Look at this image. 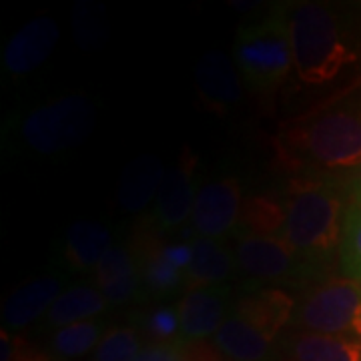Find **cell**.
<instances>
[{
	"label": "cell",
	"instance_id": "obj_1",
	"mask_svg": "<svg viewBox=\"0 0 361 361\" xmlns=\"http://www.w3.org/2000/svg\"><path fill=\"white\" fill-rule=\"evenodd\" d=\"M285 4L293 71L281 104L291 118L361 82V2Z\"/></svg>",
	"mask_w": 361,
	"mask_h": 361
},
{
	"label": "cell",
	"instance_id": "obj_2",
	"mask_svg": "<svg viewBox=\"0 0 361 361\" xmlns=\"http://www.w3.org/2000/svg\"><path fill=\"white\" fill-rule=\"evenodd\" d=\"M275 155L297 177L343 175L361 165V82L331 101L285 118Z\"/></svg>",
	"mask_w": 361,
	"mask_h": 361
},
{
	"label": "cell",
	"instance_id": "obj_3",
	"mask_svg": "<svg viewBox=\"0 0 361 361\" xmlns=\"http://www.w3.org/2000/svg\"><path fill=\"white\" fill-rule=\"evenodd\" d=\"M283 203V239L303 261L327 275L337 265L349 207L341 177H297L289 183Z\"/></svg>",
	"mask_w": 361,
	"mask_h": 361
},
{
	"label": "cell",
	"instance_id": "obj_4",
	"mask_svg": "<svg viewBox=\"0 0 361 361\" xmlns=\"http://www.w3.org/2000/svg\"><path fill=\"white\" fill-rule=\"evenodd\" d=\"M233 61L243 85L267 113H273L293 71L285 2L275 4L261 20L237 28Z\"/></svg>",
	"mask_w": 361,
	"mask_h": 361
},
{
	"label": "cell",
	"instance_id": "obj_5",
	"mask_svg": "<svg viewBox=\"0 0 361 361\" xmlns=\"http://www.w3.org/2000/svg\"><path fill=\"white\" fill-rule=\"evenodd\" d=\"M94 106L82 94L52 99L18 121L16 137L26 151L54 157L78 147L94 129Z\"/></svg>",
	"mask_w": 361,
	"mask_h": 361
},
{
	"label": "cell",
	"instance_id": "obj_6",
	"mask_svg": "<svg viewBox=\"0 0 361 361\" xmlns=\"http://www.w3.org/2000/svg\"><path fill=\"white\" fill-rule=\"evenodd\" d=\"M233 255L235 267L257 287L289 285L310 289L311 285L329 277L299 257L295 249L281 237L237 231Z\"/></svg>",
	"mask_w": 361,
	"mask_h": 361
},
{
	"label": "cell",
	"instance_id": "obj_7",
	"mask_svg": "<svg viewBox=\"0 0 361 361\" xmlns=\"http://www.w3.org/2000/svg\"><path fill=\"white\" fill-rule=\"evenodd\" d=\"M291 329L361 341V281L327 277L297 301Z\"/></svg>",
	"mask_w": 361,
	"mask_h": 361
},
{
	"label": "cell",
	"instance_id": "obj_8",
	"mask_svg": "<svg viewBox=\"0 0 361 361\" xmlns=\"http://www.w3.org/2000/svg\"><path fill=\"white\" fill-rule=\"evenodd\" d=\"M243 205L241 179L235 175H219L203 183L195 199L191 225L197 237L223 239L235 235Z\"/></svg>",
	"mask_w": 361,
	"mask_h": 361
},
{
	"label": "cell",
	"instance_id": "obj_9",
	"mask_svg": "<svg viewBox=\"0 0 361 361\" xmlns=\"http://www.w3.org/2000/svg\"><path fill=\"white\" fill-rule=\"evenodd\" d=\"M195 173L197 157L191 151H183L177 167L167 171L151 215V231L159 237L179 229L191 219L199 191V187L195 185Z\"/></svg>",
	"mask_w": 361,
	"mask_h": 361
},
{
	"label": "cell",
	"instance_id": "obj_10",
	"mask_svg": "<svg viewBox=\"0 0 361 361\" xmlns=\"http://www.w3.org/2000/svg\"><path fill=\"white\" fill-rule=\"evenodd\" d=\"M233 307L231 287L225 285H197L187 287L177 303L183 341H207L215 336Z\"/></svg>",
	"mask_w": 361,
	"mask_h": 361
},
{
	"label": "cell",
	"instance_id": "obj_11",
	"mask_svg": "<svg viewBox=\"0 0 361 361\" xmlns=\"http://www.w3.org/2000/svg\"><path fill=\"white\" fill-rule=\"evenodd\" d=\"M231 311L279 343L285 329L293 323L297 299L281 287H257L237 297Z\"/></svg>",
	"mask_w": 361,
	"mask_h": 361
},
{
	"label": "cell",
	"instance_id": "obj_12",
	"mask_svg": "<svg viewBox=\"0 0 361 361\" xmlns=\"http://www.w3.org/2000/svg\"><path fill=\"white\" fill-rule=\"evenodd\" d=\"M61 39V28L49 16L26 23L11 37L2 52V68L11 77H25L49 61Z\"/></svg>",
	"mask_w": 361,
	"mask_h": 361
},
{
	"label": "cell",
	"instance_id": "obj_13",
	"mask_svg": "<svg viewBox=\"0 0 361 361\" xmlns=\"http://www.w3.org/2000/svg\"><path fill=\"white\" fill-rule=\"evenodd\" d=\"M195 78L201 103L217 115H227L243 99V78L235 61L221 51H211L201 56Z\"/></svg>",
	"mask_w": 361,
	"mask_h": 361
},
{
	"label": "cell",
	"instance_id": "obj_14",
	"mask_svg": "<svg viewBox=\"0 0 361 361\" xmlns=\"http://www.w3.org/2000/svg\"><path fill=\"white\" fill-rule=\"evenodd\" d=\"M65 275H42L18 287L2 307V329L20 331L44 317L63 295Z\"/></svg>",
	"mask_w": 361,
	"mask_h": 361
},
{
	"label": "cell",
	"instance_id": "obj_15",
	"mask_svg": "<svg viewBox=\"0 0 361 361\" xmlns=\"http://www.w3.org/2000/svg\"><path fill=\"white\" fill-rule=\"evenodd\" d=\"M165 243L153 231H141L135 241V257L141 275L142 295L163 299L187 285L185 271L177 269L165 257Z\"/></svg>",
	"mask_w": 361,
	"mask_h": 361
},
{
	"label": "cell",
	"instance_id": "obj_16",
	"mask_svg": "<svg viewBox=\"0 0 361 361\" xmlns=\"http://www.w3.org/2000/svg\"><path fill=\"white\" fill-rule=\"evenodd\" d=\"M213 345L227 361H277L281 351L277 341L257 331L233 311L213 336Z\"/></svg>",
	"mask_w": 361,
	"mask_h": 361
},
{
	"label": "cell",
	"instance_id": "obj_17",
	"mask_svg": "<svg viewBox=\"0 0 361 361\" xmlns=\"http://www.w3.org/2000/svg\"><path fill=\"white\" fill-rule=\"evenodd\" d=\"M167 169L157 155H141L125 167L118 183V205L123 211L139 215L155 201Z\"/></svg>",
	"mask_w": 361,
	"mask_h": 361
},
{
	"label": "cell",
	"instance_id": "obj_18",
	"mask_svg": "<svg viewBox=\"0 0 361 361\" xmlns=\"http://www.w3.org/2000/svg\"><path fill=\"white\" fill-rule=\"evenodd\" d=\"M279 349L291 361H361V341L313 331H289Z\"/></svg>",
	"mask_w": 361,
	"mask_h": 361
},
{
	"label": "cell",
	"instance_id": "obj_19",
	"mask_svg": "<svg viewBox=\"0 0 361 361\" xmlns=\"http://www.w3.org/2000/svg\"><path fill=\"white\" fill-rule=\"evenodd\" d=\"M113 247L111 229L97 221H78L68 227L63 245V257L75 273L94 271L104 253Z\"/></svg>",
	"mask_w": 361,
	"mask_h": 361
},
{
	"label": "cell",
	"instance_id": "obj_20",
	"mask_svg": "<svg viewBox=\"0 0 361 361\" xmlns=\"http://www.w3.org/2000/svg\"><path fill=\"white\" fill-rule=\"evenodd\" d=\"M109 301L94 285H77L63 291V295L54 301L49 313L42 317V327L61 329L78 322L99 319L109 310Z\"/></svg>",
	"mask_w": 361,
	"mask_h": 361
},
{
	"label": "cell",
	"instance_id": "obj_21",
	"mask_svg": "<svg viewBox=\"0 0 361 361\" xmlns=\"http://www.w3.org/2000/svg\"><path fill=\"white\" fill-rule=\"evenodd\" d=\"M193 261L187 269V287L197 285H225L235 269V255L217 239L195 237Z\"/></svg>",
	"mask_w": 361,
	"mask_h": 361
},
{
	"label": "cell",
	"instance_id": "obj_22",
	"mask_svg": "<svg viewBox=\"0 0 361 361\" xmlns=\"http://www.w3.org/2000/svg\"><path fill=\"white\" fill-rule=\"evenodd\" d=\"M283 201L263 197V195L243 199L237 231L253 233V235H271V237H281L283 239Z\"/></svg>",
	"mask_w": 361,
	"mask_h": 361
},
{
	"label": "cell",
	"instance_id": "obj_23",
	"mask_svg": "<svg viewBox=\"0 0 361 361\" xmlns=\"http://www.w3.org/2000/svg\"><path fill=\"white\" fill-rule=\"evenodd\" d=\"M103 319H89L56 329L51 337V351L61 360H75L94 351L106 334Z\"/></svg>",
	"mask_w": 361,
	"mask_h": 361
},
{
	"label": "cell",
	"instance_id": "obj_24",
	"mask_svg": "<svg viewBox=\"0 0 361 361\" xmlns=\"http://www.w3.org/2000/svg\"><path fill=\"white\" fill-rule=\"evenodd\" d=\"M337 273L351 281H361V205L349 203L343 237L337 257Z\"/></svg>",
	"mask_w": 361,
	"mask_h": 361
},
{
	"label": "cell",
	"instance_id": "obj_25",
	"mask_svg": "<svg viewBox=\"0 0 361 361\" xmlns=\"http://www.w3.org/2000/svg\"><path fill=\"white\" fill-rule=\"evenodd\" d=\"M142 348L141 331L137 327L116 325L104 334L92 351V361H135Z\"/></svg>",
	"mask_w": 361,
	"mask_h": 361
},
{
	"label": "cell",
	"instance_id": "obj_26",
	"mask_svg": "<svg viewBox=\"0 0 361 361\" xmlns=\"http://www.w3.org/2000/svg\"><path fill=\"white\" fill-rule=\"evenodd\" d=\"M133 277H139V265L135 251H130L125 245L111 247L92 271V281L97 289H103L106 285L118 283V281H127Z\"/></svg>",
	"mask_w": 361,
	"mask_h": 361
},
{
	"label": "cell",
	"instance_id": "obj_27",
	"mask_svg": "<svg viewBox=\"0 0 361 361\" xmlns=\"http://www.w3.org/2000/svg\"><path fill=\"white\" fill-rule=\"evenodd\" d=\"M75 32L77 42L87 49H99L106 39V20L104 8L97 2H78L75 8Z\"/></svg>",
	"mask_w": 361,
	"mask_h": 361
},
{
	"label": "cell",
	"instance_id": "obj_28",
	"mask_svg": "<svg viewBox=\"0 0 361 361\" xmlns=\"http://www.w3.org/2000/svg\"><path fill=\"white\" fill-rule=\"evenodd\" d=\"M141 329L151 343H171L180 339V319L177 305H157L145 313Z\"/></svg>",
	"mask_w": 361,
	"mask_h": 361
},
{
	"label": "cell",
	"instance_id": "obj_29",
	"mask_svg": "<svg viewBox=\"0 0 361 361\" xmlns=\"http://www.w3.org/2000/svg\"><path fill=\"white\" fill-rule=\"evenodd\" d=\"M2 361H51L47 353H42L32 343H28L25 337L16 336L13 331L2 329Z\"/></svg>",
	"mask_w": 361,
	"mask_h": 361
},
{
	"label": "cell",
	"instance_id": "obj_30",
	"mask_svg": "<svg viewBox=\"0 0 361 361\" xmlns=\"http://www.w3.org/2000/svg\"><path fill=\"white\" fill-rule=\"evenodd\" d=\"M135 361H187L185 341H171V343H147L139 351Z\"/></svg>",
	"mask_w": 361,
	"mask_h": 361
},
{
	"label": "cell",
	"instance_id": "obj_31",
	"mask_svg": "<svg viewBox=\"0 0 361 361\" xmlns=\"http://www.w3.org/2000/svg\"><path fill=\"white\" fill-rule=\"evenodd\" d=\"M165 257L169 259V263L177 269L185 271L191 267V261H193V245L191 241L185 243V241H177V243H165Z\"/></svg>",
	"mask_w": 361,
	"mask_h": 361
},
{
	"label": "cell",
	"instance_id": "obj_32",
	"mask_svg": "<svg viewBox=\"0 0 361 361\" xmlns=\"http://www.w3.org/2000/svg\"><path fill=\"white\" fill-rule=\"evenodd\" d=\"M187 361H227L219 353V349L207 341H185Z\"/></svg>",
	"mask_w": 361,
	"mask_h": 361
},
{
	"label": "cell",
	"instance_id": "obj_33",
	"mask_svg": "<svg viewBox=\"0 0 361 361\" xmlns=\"http://www.w3.org/2000/svg\"><path fill=\"white\" fill-rule=\"evenodd\" d=\"M341 180H343V187L348 191L349 203H355V205H361V165L355 167L349 173H343L339 175Z\"/></svg>",
	"mask_w": 361,
	"mask_h": 361
}]
</instances>
